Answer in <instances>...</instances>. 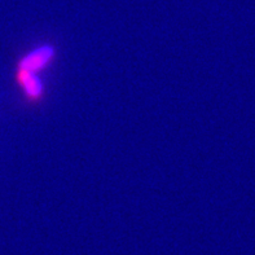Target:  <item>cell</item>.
Instances as JSON below:
<instances>
[{
    "label": "cell",
    "mask_w": 255,
    "mask_h": 255,
    "mask_svg": "<svg viewBox=\"0 0 255 255\" xmlns=\"http://www.w3.org/2000/svg\"><path fill=\"white\" fill-rule=\"evenodd\" d=\"M21 83H22L23 88H25L26 94L29 95L30 97H38L42 94V82L36 77L35 73L21 71Z\"/></svg>",
    "instance_id": "obj_2"
},
{
    "label": "cell",
    "mask_w": 255,
    "mask_h": 255,
    "mask_svg": "<svg viewBox=\"0 0 255 255\" xmlns=\"http://www.w3.org/2000/svg\"><path fill=\"white\" fill-rule=\"evenodd\" d=\"M52 57H53V49L51 47H40V48L34 49L23 58L21 64V71L35 73L38 70H42L45 65L51 61Z\"/></svg>",
    "instance_id": "obj_1"
}]
</instances>
